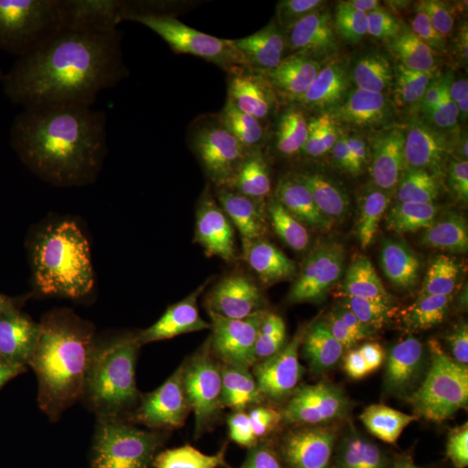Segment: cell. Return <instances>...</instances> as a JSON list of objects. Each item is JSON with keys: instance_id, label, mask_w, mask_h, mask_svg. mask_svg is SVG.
Masks as SVG:
<instances>
[{"instance_id": "obj_5", "label": "cell", "mask_w": 468, "mask_h": 468, "mask_svg": "<svg viewBox=\"0 0 468 468\" xmlns=\"http://www.w3.org/2000/svg\"><path fill=\"white\" fill-rule=\"evenodd\" d=\"M384 286L421 363L435 377L452 375L468 354V271L435 236L396 253Z\"/></svg>"}, {"instance_id": "obj_8", "label": "cell", "mask_w": 468, "mask_h": 468, "mask_svg": "<svg viewBox=\"0 0 468 468\" xmlns=\"http://www.w3.org/2000/svg\"><path fill=\"white\" fill-rule=\"evenodd\" d=\"M434 396L441 415L468 448V380L454 375H441L435 380Z\"/></svg>"}, {"instance_id": "obj_11", "label": "cell", "mask_w": 468, "mask_h": 468, "mask_svg": "<svg viewBox=\"0 0 468 468\" xmlns=\"http://www.w3.org/2000/svg\"><path fill=\"white\" fill-rule=\"evenodd\" d=\"M454 201H458L460 205H463L468 210V148L467 150H462V154L458 158Z\"/></svg>"}, {"instance_id": "obj_2", "label": "cell", "mask_w": 468, "mask_h": 468, "mask_svg": "<svg viewBox=\"0 0 468 468\" xmlns=\"http://www.w3.org/2000/svg\"><path fill=\"white\" fill-rule=\"evenodd\" d=\"M214 234L183 214L48 218L21 253L23 290L75 351L118 371L187 359L214 305Z\"/></svg>"}, {"instance_id": "obj_13", "label": "cell", "mask_w": 468, "mask_h": 468, "mask_svg": "<svg viewBox=\"0 0 468 468\" xmlns=\"http://www.w3.org/2000/svg\"><path fill=\"white\" fill-rule=\"evenodd\" d=\"M5 156H7V148L4 146V143L0 141V168H4V164H5Z\"/></svg>"}, {"instance_id": "obj_9", "label": "cell", "mask_w": 468, "mask_h": 468, "mask_svg": "<svg viewBox=\"0 0 468 468\" xmlns=\"http://www.w3.org/2000/svg\"><path fill=\"white\" fill-rule=\"evenodd\" d=\"M84 468H165V465L148 444L131 442L112 452H100Z\"/></svg>"}, {"instance_id": "obj_1", "label": "cell", "mask_w": 468, "mask_h": 468, "mask_svg": "<svg viewBox=\"0 0 468 468\" xmlns=\"http://www.w3.org/2000/svg\"><path fill=\"white\" fill-rule=\"evenodd\" d=\"M243 67L125 56L67 102L37 115L7 150V185L48 218L183 214L203 183L257 148Z\"/></svg>"}, {"instance_id": "obj_12", "label": "cell", "mask_w": 468, "mask_h": 468, "mask_svg": "<svg viewBox=\"0 0 468 468\" xmlns=\"http://www.w3.org/2000/svg\"><path fill=\"white\" fill-rule=\"evenodd\" d=\"M452 375H454V377H460V378H463V380H468V354L465 356V359L462 361L460 368L456 369Z\"/></svg>"}, {"instance_id": "obj_4", "label": "cell", "mask_w": 468, "mask_h": 468, "mask_svg": "<svg viewBox=\"0 0 468 468\" xmlns=\"http://www.w3.org/2000/svg\"><path fill=\"white\" fill-rule=\"evenodd\" d=\"M295 54L352 106L378 108L417 122L468 148V80L439 77L382 56L346 30L262 28L249 40Z\"/></svg>"}, {"instance_id": "obj_6", "label": "cell", "mask_w": 468, "mask_h": 468, "mask_svg": "<svg viewBox=\"0 0 468 468\" xmlns=\"http://www.w3.org/2000/svg\"><path fill=\"white\" fill-rule=\"evenodd\" d=\"M117 7L125 56L222 63L243 44L241 0H117Z\"/></svg>"}, {"instance_id": "obj_10", "label": "cell", "mask_w": 468, "mask_h": 468, "mask_svg": "<svg viewBox=\"0 0 468 468\" xmlns=\"http://www.w3.org/2000/svg\"><path fill=\"white\" fill-rule=\"evenodd\" d=\"M439 236L452 257L468 271V210L463 205L452 203Z\"/></svg>"}, {"instance_id": "obj_3", "label": "cell", "mask_w": 468, "mask_h": 468, "mask_svg": "<svg viewBox=\"0 0 468 468\" xmlns=\"http://www.w3.org/2000/svg\"><path fill=\"white\" fill-rule=\"evenodd\" d=\"M125 58L117 0H0V100L46 113Z\"/></svg>"}, {"instance_id": "obj_7", "label": "cell", "mask_w": 468, "mask_h": 468, "mask_svg": "<svg viewBox=\"0 0 468 468\" xmlns=\"http://www.w3.org/2000/svg\"><path fill=\"white\" fill-rule=\"evenodd\" d=\"M390 468H468L462 441L420 388L408 385L392 427Z\"/></svg>"}]
</instances>
